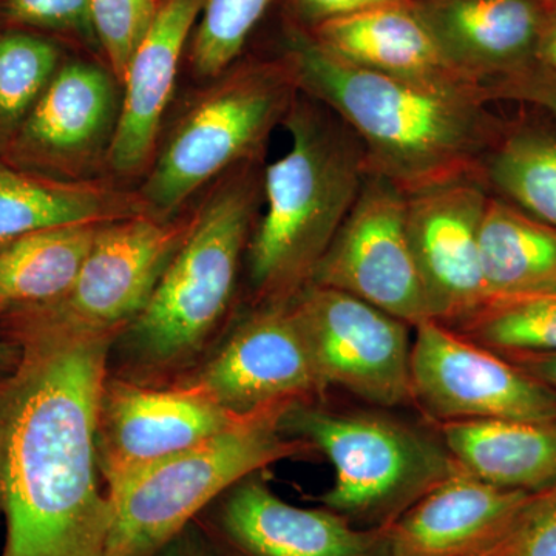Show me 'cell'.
Masks as SVG:
<instances>
[{"label": "cell", "instance_id": "13", "mask_svg": "<svg viewBox=\"0 0 556 556\" xmlns=\"http://www.w3.org/2000/svg\"><path fill=\"white\" fill-rule=\"evenodd\" d=\"M119 84L104 68L62 61L0 160L56 181H93L108 166L118 124Z\"/></svg>", "mask_w": 556, "mask_h": 556}, {"label": "cell", "instance_id": "28", "mask_svg": "<svg viewBox=\"0 0 556 556\" xmlns=\"http://www.w3.org/2000/svg\"><path fill=\"white\" fill-rule=\"evenodd\" d=\"M273 0H204L190 61L201 78L228 72Z\"/></svg>", "mask_w": 556, "mask_h": 556}, {"label": "cell", "instance_id": "11", "mask_svg": "<svg viewBox=\"0 0 556 556\" xmlns=\"http://www.w3.org/2000/svg\"><path fill=\"white\" fill-rule=\"evenodd\" d=\"M412 399L434 424L556 422L554 388L431 318L416 325L413 336Z\"/></svg>", "mask_w": 556, "mask_h": 556}, {"label": "cell", "instance_id": "33", "mask_svg": "<svg viewBox=\"0 0 556 556\" xmlns=\"http://www.w3.org/2000/svg\"><path fill=\"white\" fill-rule=\"evenodd\" d=\"M409 2H416V0H298L300 11L308 20L316 21V27L324 22L354 16L379 7Z\"/></svg>", "mask_w": 556, "mask_h": 556}, {"label": "cell", "instance_id": "15", "mask_svg": "<svg viewBox=\"0 0 556 556\" xmlns=\"http://www.w3.org/2000/svg\"><path fill=\"white\" fill-rule=\"evenodd\" d=\"M407 195L409 243L428 313L455 328L485 303L481 228L489 189L470 175Z\"/></svg>", "mask_w": 556, "mask_h": 556}, {"label": "cell", "instance_id": "25", "mask_svg": "<svg viewBox=\"0 0 556 556\" xmlns=\"http://www.w3.org/2000/svg\"><path fill=\"white\" fill-rule=\"evenodd\" d=\"M479 177L492 195L556 229V130L548 121L504 119Z\"/></svg>", "mask_w": 556, "mask_h": 556}, {"label": "cell", "instance_id": "22", "mask_svg": "<svg viewBox=\"0 0 556 556\" xmlns=\"http://www.w3.org/2000/svg\"><path fill=\"white\" fill-rule=\"evenodd\" d=\"M437 426L460 470L485 484L535 492L556 482V422L484 419Z\"/></svg>", "mask_w": 556, "mask_h": 556}, {"label": "cell", "instance_id": "8", "mask_svg": "<svg viewBox=\"0 0 556 556\" xmlns=\"http://www.w3.org/2000/svg\"><path fill=\"white\" fill-rule=\"evenodd\" d=\"M190 219L142 214L108 223L67 292L38 308L0 317V331L42 329L116 340L148 305L188 236Z\"/></svg>", "mask_w": 556, "mask_h": 556}, {"label": "cell", "instance_id": "23", "mask_svg": "<svg viewBox=\"0 0 556 556\" xmlns=\"http://www.w3.org/2000/svg\"><path fill=\"white\" fill-rule=\"evenodd\" d=\"M481 266L485 303L552 294L556 229L490 193L481 228Z\"/></svg>", "mask_w": 556, "mask_h": 556}, {"label": "cell", "instance_id": "9", "mask_svg": "<svg viewBox=\"0 0 556 556\" xmlns=\"http://www.w3.org/2000/svg\"><path fill=\"white\" fill-rule=\"evenodd\" d=\"M318 379L378 408L413 404L409 325L339 289L306 285L291 300Z\"/></svg>", "mask_w": 556, "mask_h": 556}, {"label": "cell", "instance_id": "5", "mask_svg": "<svg viewBox=\"0 0 556 556\" xmlns=\"http://www.w3.org/2000/svg\"><path fill=\"white\" fill-rule=\"evenodd\" d=\"M280 428L327 456L334 482L318 503L361 529H388L460 470L441 438L387 413L300 402Z\"/></svg>", "mask_w": 556, "mask_h": 556}, {"label": "cell", "instance_id": "7", "mask_svg": "<svg viewBox=\"0 0 556 556\" xmlns=\"http://www.w3.org/2000/svg\"><path fill=\"white\" fill-rule=\"evenodd\" d=\"M298 93L287 62H254L218 76L178 121L138 190L149 214L175 218L206 182L260 159Z\"/></svg>", "mask_w": 556, "mask_h": 556}, {"label": "cell", "instance_id": "6", "mask_svg": "<svg viewBox=\"0 0 556 556\" xmlns=\"http://www.w3.org/2000/svg\"><path fill=\"white\" fill-rule=\"evenodd\" d=\"M289 407L249 416L109 486V556H153L241 479L280 460L314 455L305 441L281 431Z\"/></svg>", "mask_w": 556, "mask_h": 556}, {"label": "cell", "instance_id": "29", "mask_svg": "<svg viewBox=\"0 0 556 556\" xmlns=\"http://www.w3.org/2000/svg\"><path fill=\"white\" fill-rule=\"evenodd\" d=\"M155 13V0H90L91 28L119 84Z\"/></svg>", "mask_w": 556, "mask_h": 556}, {"label": "cell", "instance_id": "1", "mask_svg": "<svg viewBox=\"0 0 556 556\" xmlns=\"http://www.w3.org/2000/svg\"><path fill=\"white\" fill-rule=\"evenodd\" d=\"M0 334L22 350L20 368L0 388V556H109L97 412L115 339Z\"/></svg>", "mask_w": 556, "mask_h": 556}, {"label": "cell", "instance_id": "2", "mask_svg": "<svg viewBox=\"0 0 556 556\" xmlns=\"http://www.w3.org/2000/svg\"><path fill=\"white\" fill-rule=\"evenodd\" d=\"M285 62L299 91L354 131L369 169L407 193L479 175L504 123L484 90L424 86L356 67L300 30L291 33Z\"/></svg>", "mask_w": 556, "mask_h": 556}, {"label": "cell", "instance_id": "4", "mask_svg": "<svg viewBox=\"0 0 556 556\" xmlns=\"http://www.w3.org/2000/svg\"><path fill=\"white\" fill-rule=\"evenodd\" d=\"M289 149L263 169V212L244 268L251 305L291 302L356 203L369 169L354 131L299 91L287 118Z\"/></svg>", "mask_w": 556, "mask_h": 556}, {"label": "cell", "instance_id": "14", "mask_svg": "<svg viewBox=\"0 0 556 556\" xmlns=\"http://www.w3.org/2000/svg\"><path fill=\"white\" fill-rule=\"evenodd\" d=\"M244 419L186 388L148 386L109 372L97 412L98 464L105 490Z\"/></svg>", "mask_w": 556, "mask_h": 556}, {"label": "cell", "instance_id": "20", "mask_svg": "<svg viewBox=\"0 0 556 556\" xmlns=\"http://www.w3.org/2000/svg\"><path fill=\"white\" fill-rule=\"evenodd\" d=\"M313 38L329 54L356 67L424 86L481 89L450 64L416 2L324 22L314 27Z\"/></svg>", "mask_w": 556, "mask_h": 556}, {"label": "cell", "instance_id": "12", "mask_svg": "<svg viewBox=\"0 0 556 556\" xmlns=\"http://www.w3.org/2000/svg\"><path fill=\"white\" fill-rule=\"evenodd\" d=\"M309 283L356 295L413 328L428 320L409 243L407 192L369 170Z\"/></svg>", "mask_w": 556, "mask_h": 556}, {"label": "cell", "instance_id": "35", "mask_svg": "<svg viewBox=\"0 0 556 556\" xmlns=\"http://www.w3.org/2000/svg\"><path fill=\"white\" fill-rule=\"evenodd\" d=\"M501 356L556 390V353H511Z\"/></svg>", "mask_w": 556, "mask_h": 556}, {"label": "cell", "instance_id": "19", "mask_svg": "<svg viewBox=\"0 0 556 556\" xmlns=\"http://www.w3.org/2000/svg\"><path fill=\"white\" fill-rule=\"evenodd\" d=\"M527 493L485 484L459 470L388 527V556H482Z\"/></svg>", "mask_w": 556, "mask_h": 556}, {"label": "cell", "instance_id": "24", "mask_svg": "<svg viewBox=\"0 0 556 556\" xmlns=\"http://www.w3.org/2000/svg\"><path fill=\"white\" fill-rule=\"evenodd\" d=\"M102 226H58L0 248V317L38 308L64 295Z\"/></svg>", "mask_w": 556, "mask_h": 556}, {"label": "cell", "instance_id": "37", "mask_svg": "<svg viewBox=\"0 0 556 556\" xmlns=\"http://www.w3.org/2000/svg\"><path fill=\"white\" fill-rule=\"evenodd\" d=\"M21 361V346L0 334V388L5 386L11 376L17 371Z\"/></svg>", "mask_w": 556, "mask_h": 556}, {"label": "cell", "instance_id": "18", "mask_svg": "<svg viewBox=\"0 0 556 556\" xmlns=\"http://www.w3.org/2000/svg\"><path fill=\"white\" fill-rule=\"evenodd\" d=\"M204 0H163L124 75L119 118L108 167L119 177L152 163L164 112L177 83L179 60Z\"/></svg>", "mask_w": 556, "mask_h": 556}, {"label": "cell", "instance_id": "26", "mask_svg": "<svg viewBox=\"0 0 556 556\" xmlns=\"http://www.w3.org/2000/svg\"><path fill=\"white\" fill-rule=\"evenodd\" d=\"M62 64L50 36L0 25V153Z\"/></svg>", "mask_w": 556, "mask_h": 556}, {"label": "cell", "instance_id": "10", "mask_svg": "<svg viewBox=\"0 0 556 556\" xmlns=\"http://www.w3.org/2000/svg\"><path fill=\"white\" fill-rule=\"evenodd\" d=\"M178 386L240 417L324 399L291 302L251 305Z\"/></svg>", "mask_w": 556, "mask_h": 556}, {"label": "cell", "instance_id": "3", "mask_svg": "<svg viewBox=\"0 0 556 556\" xmlns=\"http://www.w3.org/2000/svg\"><path fill=\"white\" fill-rule=\"evenodd\" d=\"M260 159L223 175L134 324L113 342L109 372L170 386L207 356L228 320L263 206Z\"/></svg>", "mask_w": 556, "mask_h": 556}, {"label": "cell", "instance_id": "32", "mask_svg": "<svg viewBox=\"0 0 556 556\" xmlns=\"http://www.w3.org/2000/svg\"><path fill=\"white\" fill-rule=\"evenodd\" d=\"M486 97L492 102L515 101L541 110L556 130V78L538 65L490 87Z\"/></svg>", "mask_w": 556, "mask_h": 556}, {"label": "cell", "instance_id": "16", "mask_svg": "<svg viewBox=\"0 0 556 556\" xmlns=\"http://www.w3.org/2000/svg\"><path fill=\"white\" fill-rule=\"evenodd\" d=\"M229 556H388V529H361L327 507L281 500L254 473L197 518Z\"/></svg>", "mask_w": 556, "mask_h": 556}, {"label": "cell", "instance_id": "36", "mask_svg": "<svg viewBox=\"0 0 556 556\" xmlns=\"http://www.w3.org/2000/svg\"><path fill=\"white\" fill-rule=\"evenodd\" d=\"M536 65L556 78V7L546 14L536 49Z\"/></svg>", "mask_w": 556, "mask_h": 556}, {"label": "cell", "instance_id": "27", "mask_svg": "<svg viewBox=\"0 0 556 556\" xmlns=\"http://www.w3.org/2000/svg\"><path fill=\"white\" fill-rule=\"evenodd\" d=\"M452 329L500 354L556 353V292L485 303Z\"/></svg>", "mask_w": 556, "mask_h": 556}, {"label": "cell", "instance_id": "21", "mask_svg": "<svg viewBox=\"0 0 556 556\" xmlns=\"http://www.w3.org/2000/svg\"><path fill=\"white\" fill-rule=\"evenodd\" d=\"M149 214L138 192L100 179L67 182L36 177L0 160V248L38 230L108 225Z\"/></svg>", "mask_w": 556, "mask_h": 556}, {"label": "cell", "instance_id": "31", "mask_svg": "<svg viewBox=\"0 0 556 556\" xmlns=\"http://www.w3.org/2000/svg\"><path fill=\"white\" fill-rule=\"evenodd\" d=\"M0 25L46 36L93 31L90 0H0Z\"/></svg>", "mask_w": 556, "mask_h": 556}, {"label": "cell", "instance_id": "17", "mask_svg": "<svg viewBox=\"0 0 556 556\" xmlns=\"http://www.w3.org/2000/svg\"><path fill=\"white\" fill-rule=\"evenodd\" d=\"M416 7L450 64L485 94L536 65L546 21L536 0H434Z\"/></svg>", "mask_w": 556, "mask_h": 556}, {"label": "cell", "instance_id": "34", "mask_svg": "<svg viewBox=\"0 0 556 556\" xmlns=\"http://www.w3.org/2000/svg\"><path fill=\"white\" fill-rule=\"evenodd\" d=\"M153 556H229L199 521H192Z\"/></svg>", "mask_w": 556, "mask_h": 556}, {"label": "cell", "instance_id": "30", "mask_svg": "<svg viewBox=\"0 0 556 556\" xmlns=\"http://www.w3.org/2000/svg\"><path fill=\"white\" fill-rule=\"evenodd\" d=\"M482 556H556V482L527 493Z\"/></svg>", "mask_w": 556, "mask_h": 556}]
</instances>
